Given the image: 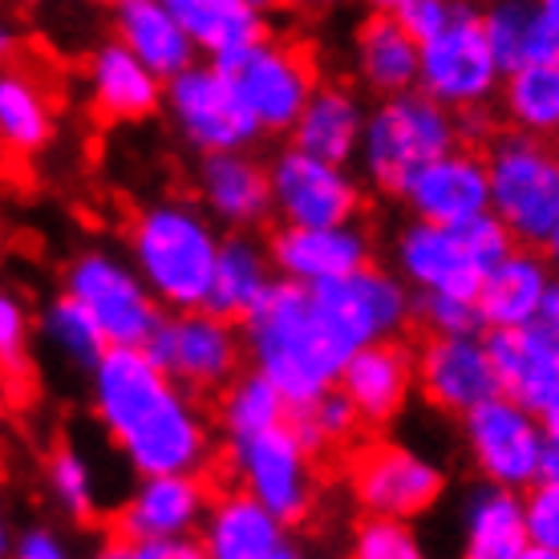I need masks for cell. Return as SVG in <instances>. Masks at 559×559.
Listing matches in <instances>:
<instances>
[{"mask_svg":"<svg viewBox=\"0 0 559 559\" xmlns=\"http://www.w3.org/2000/svg\"><path fill=\"white\" fill-rule=\"evenodd\" d=\"M102 430L139 475H199L211 462V426L191 390L170 381L142 345H110L90 369Z\"/></svg>","mask_w":559,"mask_h":559,"instance_id":"6da1fadb","label":"cell"},{"mask_svg":"<svg viewBox=\"0 0 559 559\" xmlns=\"http://www.w3.org/2000/svg\"><path fill=\"white\" fill-rule=\"evenodd\" d=\"M239 333L252 369L288 397V409L308 406L333 390L353 353L324 321L312 288L284 276L272 280L264 300L239 321Z\"/></svg>","mask_w":559,"mask_h":559,"instance_id":"7a4b0ae2","label":"cell"},{"mask_svg":"<svg viewBox=\"0 0 559 559\" xmlns=\"http://www.w3.org/2000/svg\"><path fill=\"white\" fill-rule=\"evenodd\" d=\"M219 239L224 236L199 207L182 199H163L134 215L130 264L139 267V276L163 308H203Z\"/></svg>","mask_w":559,"mask_h":559,"instance_id":"3957f363","label":"cell"},{"mask_svg":"<svg viewBox=\"0 0 559 559\" xmlns=\"http://www.w3.org/2000/svg\"><path fill=\"white\" fill-rule=\"evenodd\" d=\"M515 248L503 219L487 211L466 224H430L418 219L402 227L393 243L397 272L409 284V293H454L475 296L483 276Z\"/></svg>","mask_w":559,"mask_h":559,"instance_id":"277c9868","label":"cell"},{"mask_svg":"<svg viewBox=\"0 0 559 559\" xmlns=\"http://www.w3.org/2000/svg\"><path fill=\"white\" fill-rule=\"evenodd\" d=\"M459 118L438 106L421 90H402L381 98L373 110L365 114L361 130V167L365 179L378 187L381 195H397L409 187L430 158L459 146Z\"/></svg>","mask_w":559,"mask_h":559,"instance_id":"5b68a950","label":"cell"},{"mask_svg":"<svg viewBox=\"0 0 559 559\" xmlns=\"http://www.w3.org/2000/svg\"><path fill=\"white\" fill-rule=\"evenodd\" d=\"M490 211L519 248H544L559 224V146L523 130L487 139Z\"/></svg>","mask_w":559,"mask_h":559,"instance_id":"8992f818","label":"cell"},{"mask_svg":"<svg viewBox=\"0 0 559 559\" xmlns=\"http://www.w3.org/2000/svg\"><path fill=\"white\" fill-rule=\"evenodd\" d=\"M503 73L471 0L438 33L418 41V90L450 114L487 110L503 85Z\"/></svg>","mask_w":559,"mask_h":559,"instance_id":"52a82bcc","label":"cell"},{"mask_svg":"<svg viewBox=\"0 0 559 559\" xmlns=\"http://www.w3.org/2000/svg\"><path fill=\"white\" fill-rule=\"evenodd\" d=\"M312 459L317 454L308 450V442L288 418L227 442V462H231L239 490H248L293 527H300L317 507V462Z\"/></svg>","mask_w":559,"mask_h":559,"instance_id":"ba28073f","label":"cell"},{"mask_svg":"<svg viewBox=\"0 0 559 559\" xmlns=\"http://www.w3.org/2000/svg\"><path fill=\"white\" fill-rule=\"evenodd\" d=\"M215 66L227 73L239 102L252 110V118L267 134L293 130L308 94L317 90V66H312L308 49L267 37V33L236 53L215 57Z\"/></svg>","mask_w":559,"mask_h":559,"instance_id":"9c48e42d","label":"cell"},{"mask_svg":"<svg viewBox=\"0 0 559 559\" xmlns=\"http://www.w3.org/2000/svg\"><path fill=\"white\" fill-rule=\"evenodd\" d=\"M142 349L151 353L154 365L170 381H179L182 390L211 393L224 390L239 373L243 333L236 321L215 317L207 308H179L170 317L163 312V321L154 324L151 341Z\"/></svg>","mask_w":559,"mask_h":559,"instance_id":"30bf717a","label":"cell"},{"mask_svg":"<svg viewBox=\"0 0 559 559\" xmlns=\"http://www.w3.org/2000/svg\"><path fill=\"white\" fill-rule=\"evenodd\" d=\"M66 296L94 317L106 345H146L163 305L154 300L139 267L114 252H82L66 267Z\"/></svg>","mask_w":559,"mask_h":559,"instance_id":"8fae6325","label":"cell"},{"mask_svg":"<svg viewBox=\"0 0 559 559\" xmlns=\"http://www.w3.org/2000/svg\"><path fill=\"white\" fill-rule=\"evenodd\" d=\"M163 102H167L170 122L182 134V142L199 154L248 151L264 134L215 61L211 66H187L182 73L167 78Z\"/></svg>","mask_w":559,"mask_h":559,"instance_id":"7c38bea8","label":"cell"},{"mask_svg":"<svg viewBox=\"0 0 559 559\" xmlns=\"http://www.w3.org/2000/svg\"><path fill=\"white\" fill-rule=\"evenodd\" d=\"M462 433H466V450L475 459L478 475L487 483L527 490L539 478L547 433L539 414L527 409L523 402L495 393V397L462 414Z\"/></svg>","mask_w":559,"mask_h":559,"instance_id":"4fadbf2b","label":"cell"},{"mask_svg":"<svg viewBox=\"0 0 559 559\" xmlns=\"http://www.w3.org/2000/svg\"><path fill=\"white\" fill-rule=\"evenodd\" d=\"M317 305H321L324 321L333 324V333L349 345H373L385 336H402L409 321H414V293L406 280H397L393 272L378 267L373 260L349 276H336L329 284L312 288Z\"/></svg>","mask_w":559,"mask_h":559,"instance_id":"5bb4252c","label":"cell"},{"mask_svg":"<svg viewBox=\"0 0 559 559\" xmlns=\"http://www.w3.org/2000/svg\"><path fill=\"white\" fill-rule=\"evenodd\" d=\"M349 495L361 511L373 515H397L414 519L438 503V495L447 487L442 471L430 459H421L414 450L397 442H369L349 454Z\"/></svg>","mask_w":559,"mask_h":559,"instance_id":"9a60e30c","label":"cell"},{"mask_svg":"<svg viewBox=\"0 0 559 559\" xmlns=\"http://www.w3.org/2000/svg\"><path fill=\"white\" fill-rule=\"evenodd\" d=\"M272 211L284 224H349L361 211V187L345 163L288 146L267 163Z\"/></svg>","mask_w":559,"mask_h":559,"instance_id":"2e32d148","label":"cell"},{"mask_svg":"<svg viewBox=\"0 0 559 559\" xmlns=\"http://www.w3.org/2000/svg\"><path fill=\"white\" fill-rule=\"evenodd\" d=\"M414 385L421 397L442 414H466L478 402L495 397L499 390V373L490 361L487 341L478 333L459 336H433L426 333L421 349L414 353Z\"/></svg>","mask_w":559,"mask_h":559,"instance_id":"e0dca14e","label":"cell"},{"mask_svg":"<svg viewBox=\"0 0 559 559\" xmlns=\"http://www.w3.org/2000/svg\"><path fill=\"white\" fill-rule=\"evenodd\" d=\"M199 547L211 559H296L300 544L293 539V523L267 511L248 490H227L207 503L199 523Z\"/></svg>","mask_w":559,"mask_h":559,"instance_id":"ac0fdd59","label":"cell"},{"mask_svg":"<svg viewBox=\"0 0 559 559\" xmlns=\"http://www.w3.org/2000/svg\"><path fill=\"white\" fill-rule=\"evenodd\" d=\"M276 276L296 280L305 288L349 276L373 260V243L353 224H284L267 243Z\"/></svg>","mask_w":559,"mask_h":559,"instance_id":"d6986e66","label":"cell"},{"mask_svg":"<svg viewBox=\"0 0 559 559\" xmlns=\"http://www.w3.org/2000/svg\"><path fill=\"white\" fill-rule=\"evenodd\" d=\"M409 211L430 224H466L475 215L490 211V179H487V158L475 146H450L438 158L409 179L402 191Z\"/></svg>","mask_w":559,"mask_h":559,"instance_id":"ffe728a7","label":"cell"},{"mask_svg":"<svg viewBox=\"0 0 559 559\" xmlns=\"http://www.w3.org/2000/svg\"><path fill=\"white\" fill-rule=\"evenodd\" d=\"M207 483L199 475H142L118 511V539H182L207 515Z\"/></svg>","mask_w":559,"mask_h":559,"instance_id":"44dd1931","label":"cell"},{"mask_svg":"<svg viewBox=\"0 0 559 559\" xmlns=\"http://www.w3.org/2000/svg\"><path fill=\"white\" fill-rule=\"evenodd\" d=\"M336 390L357 409L361 426H385L409 402L414 390V353L402 345V336H385L373 345L349 353V361L336 378Z\"/></svg>","mask_w":559,"mask_h":559,"instance_id":"7402d4cb","label":"cell"},{"mask_svg":"<svg viewBox=\"0 0 559 559\" xmlns=\"http://www.w3.org/2000/svg\"><path fill=\"white\" fill-rule=\"evenodd\" d=\"M556 284V272L535 248H511V252L490 267L475 293L483 329H519L532 324L544 308L547 293Z\"/></svg>","mask_w":559,"mask_h":559,"instance_id":"603a6c76","label":"cell"},{"mask_svg":"<svg viewBox=\"0 0 559 559\" xmlns=\"http://www.w3.org/2000/svg\"><path fill=\"white\" fill-rule=\"evenodd\" d=\"M199 195H203V207L231 231H252L272 215L267 167H260L252 154L243 151L203 154V163H199Z\"/></svg>","mask_w":559,"mask_h":559,"instance_id":"cb8c5ba5","label":"cell"},{"mask_svg":"<svg viewBox=\"0 0 559 559\" xmlns=\"http://www.w3.org/2000/svg\"><path fill=\"white\" fill-rule=\"evenodd\" d=\"M483 341H487L495 373H499V390L507 397H515L539 414L559 393V361L535 321L519 324V329H490Z\"/></svg>","mask_w":559,"mask_h":559,"instance_id":"d4e9b609","label":"cell"},{"mask_svg":"<svg viewBox=\"0 0 559 559\" xmlns=\"http://www.w3.org/2000/svg\"><path fill=\"white\" fill-rule=\"evenodd\" d=\"M163 78L142 66L122 41H106L90 57V102L110 122H142L163 106Z\"/></svg>","mask_w":559,"mask_h":559,"instance_id":"484cf974","label":"cell"},{"mask_svg":"<svg viewBox=\"0 0 559 559\" xmlns=\"http://www.w3.org/2000/svg\"><path fill=\"white\" fill-rule=\"evenodd\" d=\"M353 70L381 98L418 90V37L393 13H369L353 33Z\"/></svg>","mask_w":559,"mask_h":559,"instance_id":"4316f807","label":"cell"},{"mask_svg":"<svg viewBox=\"0 0 559 559\" xmlns=\"http://www.w3.org/2000/svg\"><path fill=\"white\" fill-rule=\"evenodd\" d=\"M361 130L365 106L349 85L317 82V90L308 94L305 110H300L288 134H293V146H300V151L349 167L357 158V146H361Z\"/></svg>","mask_w":559,"mask_h":559,"instance_id":"83f0119b","label":"cell"},{"mask_svg":"<svg viewBox=\"0 0 559 559\" xmlns=\"http://www.w3.org/2000/svg\"><path fill=\"white\" fill-rule=\"evenodd\" d=\"M114 25H118V41L127 45L142 66H151L163 82L182 73L187 66H195L199 45L191 41V33L163 0H122Z\"/></svg>","mask_w":559,"mask_h":559,"instance_id":"f1b7e54d","label":"cell"},{"mask_svg":"<svg viewBox=\"0 0 559 559\" xmlns=\"http://www.w3.org/2000/svg\"><path fill=\"white\" fill-rule=\"evenodd\" d=\"M272 280H276V267H272V255L264 252V243L236 231V236L219 239V255H215V272H211L203 308L239 324L264 300Z\"/></svg>","mask_w":559,"mask_h":559,"instance_id":"f546056e","label":"cell"},{"mask_svg":"<svg viewBox=\"0 0 559 559\" xmlns=\"http://www.w3.org/2000/svg\"><path fill=\"white\" fill-rule=\"evenodd\" d=\"M462 551L471 559H527V523L523 495L499 483H487L471 495L462 523Z\"/></svg>","mask_w":559,"mask_h":559,"instance_id":"4dcf8cb0","label":"cell"},{"mask_svg":"<svg viewBox=\"0 0 559 559\" xmlns=\"http://www.w3.org/2000/svg\"><path fill=\"white\" fill-rule=\"evenodd\" d=\"M503 118L511 130L535 139H559V61H523L499 85Z\"/></svg>","mask_w":559,"mask_h":559,"instance_id":"1f68e13d","label":"cell"},{"mask_svg":"<svg viewBox=\"0 0 559 559\" xmlns=\"http://www.w3.org/2000/svg\"><path fill=\"white\" fill-rule=\"evenodd\" d=\"M53 139V106L45 85L25 70H0V146L13 154H37Z\"/></svg>","mask_w":559,"mask_h":559,"instance_id":"d6a6232c","label":"cell"},{"mask_svg":"<svg viewBox=\"0 0 559 559\" xmlns=\"http://www.w3.org/2000/svg\"><path fill=\"white\" fill-rule=\"evenodd\" d=\"M170 13L179 16L182 28L191 33V41L215 57H227L264 37V16L248 9L243 0H163Z\"/></svg>","mask_w":559,"mask_h":559,"instance_id":"836d02e7","label":"cell"},{"mask_svg":"<svg viewBox=\"0 0 559 559\" xmlns=\"http://www.w3.org/2000/svg\"><path fill=\"white\" fill-rule=\"evenodd\" d=\"M288 418V397L272 385V381L252 369V373H236L219 393V406H215V426L227 442L260 433L267 426H280Z\"/></svg>","mask_w":559,"mask_h":559,"instance_id":"e575fe53","label":"cell"},{"mask_svg":"<svg viewBox=\"0 0 559 559\" xmlns=\"http://www.w3.org/2000/svg\"><path fill=\"white\" fill-rule=\"evenodd\" d=\"M41 336H45V345H49L61 361L73 365V369H85V373L98 365L102 353L110 349V345H106V336H102V329L94 324V317H90V312H85V308L66 293L45 308Z\"/></svg>","mask_w":559,"mask_h":559,"instance_id":"d590c367","label":"cell"},{"mask_svg":"<svg viewBox=\"0 0 559 559\" xmlns=\"http://www.w3.org/2000/svg\"><path fill=\"white\" fill-rule=\"evenodd\" d=\"M483 33L503 70L539 61V16L532 0H490L483 9Z\"/></svg>","mask_w":559,"mask_h":559,"instance_id":"8d00e7d4","label":"cell"},{"mask_svg":"<svg viewBox=\"0 0 559 559\" xmlns=\"http://www.w3.org/2000/svg\"><path fill=\"white\" fill-rule=\"evenodd\" d=\"M288 421L296 426V433L305 438L312 454H321V450H329V447H345V442H353L357 430H361L357 409H353V402L336 390V385L329 393H321L317 402L288 409Z\"/></svg>","mask_w":559,"mask_h":559,"instance_id":"74e56055","label":"cell"},{"mask_svg":"<svg viewBox=\"0 0 559 559\" xmlns=\"http://www.w3.org/2000/svg\"><path fill=\"white\" fill-rule=\"evenodd\" d=\"M45 478H49V490L53 499L66 507V515L73 519H94L98 511V487H94V471L90 462L78 454L73 447H61L49 454V466H45Z\"/></svg>","mask_w":559,"mask_h":559,"instance_id":"f35d334b","label":"cell"},{"mask_svg":"<svg viewBox=\"0 0 559 559\" xmlns=\"http://www.w3.org/2000/svg\"><path fill=\"white\" fill-rule=\"evenodd\" d=\"M353 556L357 559H418L421 544H418V532L409 527V519L361 511L357 527H353Z\"/></svg>","mask_w":559,"mask_h":559,"instance_id":"ab89813d","label":"cell"},{"mask_svg":"<svg viewBox=\"0 0 559 559\" xmlns=\"http://www.w3.org/2000/svg\"><path fill=\"white\" fill-rule=\"evenodd\" d=\"M527 559H559V483L535 478L523 495Z\"/></svg>","mask_w":559,"mask_h":559,"instance_id":"60d3db41","label":"cell"},{"mask_svg":"<svg viewBox=\"0 0 559 559\" xmlns=\"http://www.w3.org/2000/svg\"><path fill=\"white\" fill-rule=\"evenodd\" d=\"M414 321L433 336H459L483 329L475 296L454 293H414Z\"/></svg>","mask_w":559,"mask_h":559,"instance_id":"b9f144b4","label":"cell"},{"mask_svg":"<svg viewBox=\"0 0 559 559\" xmlns=\"http://www.w3.org/2000/svg\"><path fill=\"white\" fill-rule=\"evenodd\" d=\"M28 365V312L13 293L0 288V373L21 378Z\"/></svg>","mask_w":559,"mask_h":559,"instance_id":"7bdbcfd3","label":"cell"},{"mask_svg":"<svg viewBox=\"0 0 559 559\" xmlns=\"http://www.w3.org/2000/svg\"><path fill=\"white\" fill-rule=\"evenodd\" d=\"M462 4H466V0H397L393 16H397V21H402L418 41H426L430 33H438L450 16L459 13Z\"/></svg>","mask_w":559,"mask_h":559,"instance_id":"ee69618b","label":"cell"},{"mask_svg":"<svg viewBox=\"0 0 559 559\" xmlns=\"http://www.w3.org/2000/svg\"><path fill=\"white\" fill-rule=\"evenodd\" d=\"M110 556H130V559H199V535H182V539H122L110 544Z\"/></svg>","mask_w":559,"mask_h":559,"instance_id":"f6af8a7d","label":"cell"},{"mask_svg":"<svg viewBox=\"0 0 559 559\" xmlns=\"http://www.w3.org/2000/svg\"><path fill=\"white\" fill-rule=\"evenodd\" d=\"M13 551L21 559H66L70 547L61 544V535L53 527H28L13 539Z\"/></svg>","mask_w":559,"mask_h":559,"instance_id":"bcb514c9","label":"cell"},{"mask_svg":"<svg viewBox=\"0 0 559 559\" xmlns=\"http://www.w3.org/2000/svg\"><path fill=\"white\" fill-rule=\"evenodd\" d=\"M539 16V61H559V0H532Z\"/></svg>","mask_w":559,"mask_h":559,"instance_id":"7dc6e473","label":"cell"},{"mask_svg":"<svg viewBox=\"0 0 559 559\" xmlns=\"http://www.w3.org/2000/svg\"><path fill=\"white\" fill-rule=\"evenodd\" d=\"M535 324H539V333L547 336V345H551V353H556V361H559V280L551 284V293H547Z\"/></svg>","mask_w":559,"mask_h":559,"instance_id":"c3c4849f","label":"cell"},{"mask_svg":"<svg viewBox=\"0 0 559 559\" xmlns=\"http://www.w3.org/2000/svg\"><path fill=\"white\" fill-rule=\"evenodd\" d=\"M539 478H547V483H559V442H556V438H547L544 459H539Z\"/></svg>","mask_w":559,"mask_h":559,"instance_id":"681fc988","label":"cell"},{"mask_svg":"<svg viewBox=\"0 0 559 559\" xmlns=\"http://www.w3.org/2000/svg\"><path fill=\"white\" fill-rule=\"evenodd\" d=\"M284 9H293V13H308V16H317V13H329V9H336V4H345V0H280Z\"/></svg>","mask_w":559,"mask_h":559,"instance_id":"f907efd6","label":"cell"},{"mask_svg":"<svg viewBox=\"0 0 559 559\" xmlns=\"http://www.w3.org/2000/svg\"><path fill=\"white\" fill-rule=\"evenodd\" d=\"M16 45H21V37H16V28L0 21V70H4V66H9V61L16 57Z\"/></svg>","mask_w":559,"mask_h":559,"instance_id":"816d5d0a","label":"cell"},{"mask_svg":"<svg viewBox=\"0 0 559 559\" xmlns=\"http://www.w3.org/2000/svg\"><path fill=\"white\" fill-rule=\"evenodd\" d=\"M539 421H544L547 438H556V442H559V393L551 397V402H547L544 409H539Z\"/></svg>","mask_w":559,"mask_h":559,"instance_id":"f5cc1de1","label":"cell"},{"mask_svg":"<svg viewBox=\"0 0 559 559\" xmlns=\"http://www.w3.org/2000/svg\"><path fill=\"white\" fill-rule=\"evenodd\" d=\"M544 260L551 264V272L559 276V224L551 227V236L544 239Z\"/></svg>","mask_w":559,"mask_h":559,"instance_id":"db71d44e","label":"cell"},{"mask_svg":"<svg viewBox=\"0 0 559 559\" xmlns=\"http://www.w3.org/2000/svg\"><path fill=\"white\" fill-rule=\"evenodd\" d=\"M13 551V532H9V523L0 519V556H9Z\"/></svg>","mask_w":559,"mask_h":559,"instance_id":"11a10c76","label":"cell"},{"mask_svg":"<svg viewBox=\"0 0 559 559\" xmlns=\"http://www.w3.org/2000/svg\"><path fill=\"white\" fill-rule=\"evenodd\" d=\"M248 9H255V13L264 16V13H272V9H280V0H243Z\"/></svg>","mask_w":559,"mask_h":559,"instance_id":"9f6ffc18","label":"cell"},{"mask_svg":"<svg viewBox=\"0 0 559 559\" xmlns=\"http://www.w3.org/2000/svg\"><path fill=\"white\" fill-rule=\"evenodd\" d=\"M365 4H369L373 13H393V9H397V0H365Z\"/></svg>","mask_w":559,"mask_h":559,"instance_id":"6f0895ef","label":"cell"},{"mask_svg":"<svg viewBox=\"0 0 559 559\" xmlns=\"http://www.w3.org/2000/svg\"><path fill=\"white\" fill-rule=\"evenodd\" d=\"M0 421H4V397H0Z\"/></svg>","mask_w":559,"mask_h":559,"instance_id":"680465c9","label":"cell"},{"mask_svg":"<svg viewBox=\"0 0 559 559\" xmlns=\"http://www.w3.org/2000/svg\"><path fill=\"white\" fill-rule=\"evenodd\" d=\"M106 4H122V0H106Z\"/></svg>","mask_w":559,"mask_h":559,"instance_id":"91938a15","label":"cell"},{"mask_svg":"<svg viewBox=\"0 0 559 559\" xmlns=\"http://www.w3.org/2000/svg\"><path fill=\"white\" fill-rule=\"evenodd\" d=\"M483 4H490V0H483Z\"/></svg>","mask_w":559,"mask_h":559,"instance_id":"94428289","label":"cell"}]
</instances>
